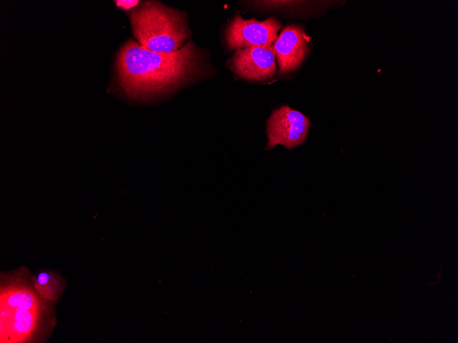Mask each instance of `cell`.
Wrapping results in <instances>:
<instances>
[{"label": "cell", "instance_id": "cell-1", "mask_svg": "<svg viewBox=\"0 0 458 343\" xmlns=\"http://www.w3.org/2000/svg\"><path fill=\"white\" fill-rule=\"evenodd\" d=\"M116 65L119 84L125 93L147 98L194 78L201 70L202 57L191 41L175 51L158 53L130 40L120 49Z\"/></svg>", "mask_w": 458, "mask_h": 343}, {"label": "cell", "instance_id": "cell-2", "mask_svg": "<svg viewBox=\"0 0 458 343\" xmlns=\"http://www.w3.org/2000/svg\"><path fill=\"white\" fill-rule=\"evenodd\" d=\"M130 20L138 43L154 52L175 51L188 36L184 16L158 2L144 3L131 13Z\"/></svg>", "mask_w": 458, "mask_h": 343}, {"label": "cell", "instance_id": "cell-3", "mask_svg": "<svg viewBox=\"0 0 458 343\" xmlns=\"http://www.w3.org/2000/svg\"><path fill=\"white\" fill-rule=\"evenodd\" d=\"M310 120L301 112L281 105L273 110L267 120L268 142L266 150H271L278 144L291 150L306 139Z\"/></svg>", "mask_w": 458, "mask_h": 343}, {"label": "cell", "instance_id": "cell-4", "mask_svg": "<svg viewBox=\"0 0 458 343\" xmlns=\"http://www.w3.org/2000/svg\"><path fill=\"white\" fill-rule=\"evenodd\" d=\"M281 23L274 16L262 21L245 20L237 14L228 24L226 40L231 49L250 47H272L278 38Z\"/></svg>", "mask_w": 458, "mask_h": 343}, {"label": "cell", "instance_id": "cell-5", "mask_svg": "<svg viewBox=\"0 0 458 343\" xmlns=\"http://www.w3.org/2000/svg\"><path fill=\"white\" fill-rule=\"evenodd\" d=\"M275 58L272 47L242 48L234 53L231 67L244 79L264 81L276 73Z\"/></svg>", "mask_w": 458, "mask_h": 343}, {"label": "cell", "instance_id": "cell-6", "mask_svg": "<svg viewBox=\"0 0 458 343\" xmlns=\"http://www.w3.org/2000/svg\"><path fill=\"white\" fill-rule=\"evenodd\" d=\"M309 38L299 25H290L283 28L272 46L280 74L297 69L306 58Z\"/></svg>", "mask_w": 458, "mask_h": 343}, {"label": "cell", "instance_id": "cell-7", "mask_svg": "<svg viewBox=\"0 0 458 343\" xmlns=\"http://www.w3.org/2000/svg\"><path fill=\"white\" fill-rule=\"evenodd\" d=\"M38 294L45 299L54 302L60 296L63 285L60 276L50 271H40L34 277Z\"/></svg>", "mask_w": 458, "mask_h": 343}, {"label": "cell", "instance_id": "cell-8", "mask_svg": "<svg viewBox=\"0 0 458 343\" xmlns=\"http://www.w3.org/2000/svg\"><path fill=\"white\" fill-rule=\"evenodd\" d=\"M137 1H116L117 4L123 8H130L137 3Z\"/></svg>", "mask_w": 458, "mask_h": 343}]
</instances>
